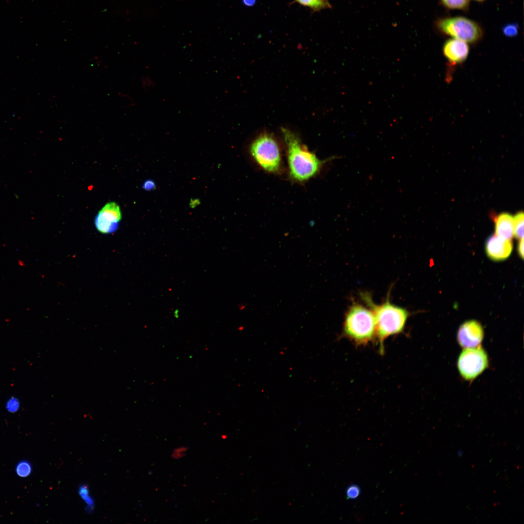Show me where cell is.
<instances>
[{"instance_id": "ffe728a7", "label": "cell", "mask_w": 524, "mask_h": 524, "mask_svg": "<svg viewBox=\"0 0 524 524\" xmlns=\"http://www.w3.org/2000/svg\"><path fill=\"white\" fill-rule=\"evenodd\" d=\"M187 447L180 446L175 448L171 453V457L175 459H178L183 457L188 449Z\"/></svg>"}, {"instance_id": "4fadbf2b", "label": "cell", "mask_w": 524, "mask_h": 524, "mask_svg": "<svg viewBox=\"0 0 524 524\" xmlns=\"http://www.w3.org/2000/svg\"><path fill=\"white\" fill-rule=\"evenodd\" d=\"M33 466L31 463L27 460L19 461L16 465V475L21 478L28 477L32 473Z\"/></svg>"}, {"instance_id": "7c38bea8", "label": "cell", "mask_w": 524, "mask_h": 524, "mask_svg": "<svg viewBox=\"0 0 524 524\" xmlns=\"http://www.w3.org/2000/svg\"><path fill=\"white\" fill-rule=\"evenodd\" d=\"M299 4L309 7L313 11H320L330 7L328 0H295Z\"/></svg>"}, {"instance_id": "9a60e30c", "label": "cell", "mask_w": 524, "mask_h": 524, "mask_svg": "<svg viewBox=\"0 0 524 524\" xmlns=\"http://www.w3.org/2000/svg\"><path fill=\"white\" fill-rule=\"evenodd\" d=\"M79 494L86 505V510L89 512H92L94 508V502L90 495L88 487L85 485H81L79 489Z\"/></svg>"}, {"instance_id": "7402d4cb", "label": "cell", "mask_w": 524, "mask_h": 524, "mask_svg": "<svg viewBox=\"0 0 524 524\" xmlns=\"http://www.w3.org/2000/svg\"><path fill=\"white\" fill-rule=\"evenodd\" d=\"M141 83L143 88L146 89L152 85L151 80L147 76H144L141 78Z\"/></svg>"}, {"instance_id": "e0dca14e", "label": "cell", "mask_w": 524, "mask_h": 524, "mask_svg": "<svg viewBox=\"0 0 524 524\" xmlns=\"http://www.w3.org/2000/svg\"><path fill=\"white\" fill-rule=\"evenodd\" d=\"M446 7L450 9H466L469 4V0H442Z\"/></svg>"}, {"instance_id": "52a82bcc", "label": "cell", "mask_w": 524, "mask_h": 524, "mask_svg": "<svg viewBox=\"0 0 524 524\" xmlns=\"http://www.w3.org/2000/svg\"><path fill=\"white\" fill-rule=\"evenodd\" d=\"M121 218L119 206L115 202H110L98 212L95 218V226L102 233H114L118 229Z\"/></svg>"}, {"instance_id": "5b68a950", "label": "cell", "mask_w": 524, "mask_h": 524, "mask_svg": "<svg viewBox=\"0 0 524 524\" xmlns=\"http://www.w3.org/2000/svg\"><path fill=\"white\" fill-rule=\"evenodd\" d=\"M443 33L465 42L474 43L482 36L480 26L475 21L461 16L445 18L437 23Z\"/></svg>"}, {"instance_id": "ac0fdd59", "label": "cell", "mask_w": 524, "mask_h": 524, "mask_svg": "<svg viewBox=\"0 0 524 524\" xmlns=\"http://www.w3.org/2000/svg\"><path fill=\"white\" fill-rule=\"evenodd\" d=\"M519 27L517 23H509L502 28L503 34L508 37H513L517 35Z\"/></svg>"}, {"instance_id": "2e32d148", "label": "cell", "mask_w": 524, "mask_h": 524, "mask_svg": "<svg viewBox=\"0 0 524 524\" xmlns=\"http://www.w3.org/2000/svg\"><path fill=\"white\" fill-rule=\"evenodd\" d=\"M21 403L16 396H12L7 399L5 403V408L7 412L11 413L17 412L20 409Z\"/></svg>"}, {"instance_id": "30bf717a", "label": "cell", "mask_w": 524, "mask_h": 524, "mask_svg": "<svg viewBox=\"0 0 524 524\" xmlns=\"http://www.w3.org/2000/svg\"><path fill=\"white\" fill-rule=\"evenodd\" d=\"M469 51L466 42L453 38L447 40L443 47V52L446 58L453 63H459L467 58Z\"/></svg>"}, {"instance_id": "44dd1931", "label": "cell", "mask_w": 524, "mask_h": 524, "mask_svg": "<svg viewBox=\"0 0 524 524\" xmlns=\"http://www.w3.org/2000/svg\"><path fill=\"white\" fill-rule=\"evenodd\" d=\"M142 188L147 191H151L156 189L155 182L152 179H147L143 183Z\"/></svg>"}, {"instance_id": "d6986e66", "label": "cell", "mask_w": 524, "mask_h": 524, "mask_svg": "<svg viewBox=\"0 0 524 524\" xmlns=\"http://www.w3.org/2000/svg\"><path fill=\"white\" fill-rule=\"evenodd\" d=\"M360 493V489L357 485H351L349 486L345 491V495L349 499H355L357 498Z\"/></svg>"}, {"instance_id": "8992f818", "label": "cell", "mask_w": 524, "mask_h": 524, "mask_svg": "<svg viewBox=\"0 0 524 524\" xmlns=\"http://www.w3.org/2000/svg\"><path fill=\"white\" fill-rule=\"evenodd\" d=\"M489 360L484 349L481 346L464 348L458 360V368L461 376L467 380H472L488 367Z\"/></svg>"}, {"instance_id": "7a4b0ae2", "label": "cell", "mask_w": 524, "mask_h": 524, "mask_svg": "<svg viewBox=\"0 0 524 524\" xmlns=\"http://www.w3.org/2000/svg\"><path fill=\"white\" fill-rule=\"evenodd\" d=\"M361 297L374 313L376 339L379 352L383 354L385 341L390 337L404 331L409 313L405 308L391 303L389 294L380 304H375L368 294H362Z\"/></svg>"}, {"instance_id": "9c48e42d", "label": "cell", "mask_w": 524, "mask_h": 524, "mask_svg": "<svg viewBox=\"0 0 524 524\" xmlns=\"http://www.w3.org/2000/svg\"><path fill=\"white\" fill-rule=\"evenodd\" d=\"M513 245L511 240L493 234L487 239L485 250L488 256L494 261H502L511 254Z\"/></svg>"}, {"instance_id": "3957f363", "label": "cell", "mask_w": 524, "mask_h": 524, "mask_svg": "<svg viewBox=\"0 0 524 524\" xmlns=\"http://www.w3.org/2000/svg\"><path fill=\"white\" fill-rule=\"evenodd\" d=\"M343 335L358 346H365L374 342L376 323L372 311L354 302L346 311L343 323Z\"/></svg>"}, {"instance_id": "ba28073f", "label": "cell", "mask_w": 524, "mask_h": 524, "mask_svg": "<svg viewBox=\"0 0 524 524\" xmlns=\"http://www.w3.org/2000/svg\"><path fill=\"white\" fill-rule=\"evenodd\" d=\"M484 337L481 325L475 320H469L463 323L459 328L457 340L464 348H473L480 345Z\"/></svg>"}, {"instance_id": "277c9868", "label": "cell", "mask_w": 524, "mask_h": 524, "mask_svg": "<svg viewBox=\"0 0 524 524\" xmlns=\"http://www.w3.org/2000/svg\"><path fill=\"white\" fill-rule=\"evenodd\" d=\"M249 153L253 162L264 172L279 175L284 171L281 148L272 134L264 132L257 136L249 146Z\"/></svg>"}, {"instance_id": "d4e9b609", "label": "cell", "mask_w": 524, "mask_h": 524, "mask_svg": "<svg viewBox=\"0 0 524 524\" xmlns=\"http://www.w3.org/2000/svg\"><path fill=\"white\" fill-rule=\"evenodd\" d=\"M463 452L462 450H458L457 453V456L458 457H461L462 455Z\"/></svg>"}, {"instance_id": "5bb4252c", "label": "cell", "mask_w": 524, "mask_h": 524, "mask_svg": "<svg viewBox=\"0 0 524 524\" xmlns=\"http://www.w3.org/2000/svg\"><path fill=\"white\" fill-rule=\"evenodd\" d=\"M524 213L521 212L513 217L514 235L521 240L524 237Z\"/></svg>"}, {"instance_id": "484cf974", "label": "cell", "mask_w": 524, "mask_h": 524, "mask_svg": "<svg viewBox=\"0 0 524 524\" xmlns=\"http://www.w3.org/2000/svg\"><path fill=\"white\" fill-rule=\"evenodd\" d=\"M478 0V1H482V0Z\"/></svg>"}, {"instance_id": "8fae6325", "label": "cell", "mask_w": 524, "mask_h": 524, "mask_svg": "<svg viewBox=\"0 0 524 524\" xmlns=\"http://www.w3.org/2000/svg\"><path fill=\"white\" fill-rule=\"evenodd\" d=\"M495 234L508 240L514 236L513 217L509 213H502L494 219Z\"/></svg>"}, {"instance_id": "603a6c76", "label": "cell", "mask_w": 524, "mask_h": 524, "mask_svg": "<svg viewBox=\"0 0 524 524\" xmlns=\"http://www.w3.org/2000/svg\"><path fill=\"white\" fill-rule=\"evenodd\" d=\"M524 238H523V239L520 240V242H519V243L518 244V249H517L518 252V253L519 254V256L522 259H523V257H524Z\"/></svg>"}, {"instance_id": "6da1fadb", "label": "cell", "mask_w": 524, "mask_h": 524, "mask_svg": "<svg viewBox=\"0 0 524 524\" xmlns=\"http://www.w3.org/2000/svg\"><path fill=\"white\" fill-rule=\"evenodd\" d=\"M285 146L287 170L290 179L304 183L318 175L328 160H322L290 130L281 129Z\"/></svg>"}, {"instance_id": "cb8c5ba5", "label": "cell", "mask_w": 524, "mask_h": 524, "mask_svg": "<svg viewBox=\"0 0 524 524\" xmlns=\"http://www.w3.org/2000/svg\"><path fill=\"white\" fill-rule=\"evenodd\" d=\"M243 3L247 6H252L256 3V0H242Z\"/></svg>"}]
</instances>
